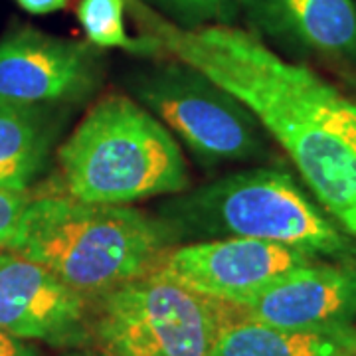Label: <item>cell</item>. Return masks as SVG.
<instances>
[{"mask_svg": "<svg viewBox=\"0 0 356 356\" xmlns=\"http://www.w3.org/2000/svg\"><path fill=\"white\" fill-rule=\"evenodd\" d=\"M91 301L50 269L0 248V329L30 343L89 348Z\"/></svg>", "mask_w": 356, "mask_h": 356, "instance_id": "9", "label": "cell"}, {"mask_svg": "<svg viewBox=\"0 0 356 356\" xmlns=\"http://www.w3.org/2000/svg\"><path fill=\"white\" fill-rule=\"evenodd\" d=\"M210 356H356V327L295 331L242 317L234 309Z\"/></svg>", "mask_w": 356, "mask_h": 356, "instance_id": "12", "label": "cell"}, {"mask_svg": "<svg viewBox=\"0 0 356 356\" xmlns=\"http://www.w3.org/2000/svg\"><path fill=\"white\" fill-rule=\"evenodd\" d=\"M18 6L30 14H36V16H42V14H51V13H60L67 6L70 0H16Z\"/></svg>", "mask_w": 356, "mask_h": 356, "instance_id": "18", "label": "cell"}, {"mask_svg": "<svg viewBox=\"0 0 356 356\" xmlns=\"http://www.w3.org/2000/svg\"><path fill=\"white\" fill-rule=\"evenodd\" d=\"M131 89L202 165L248 163L266 154L267 133L259 121L192 65H154L137 74Z\"/></svg>", "mask_w": 356, "mask_h": 356, "instance_id": "6", "label": "cell"}, {"mask_svg": "<svg viewBox=\"0 0 356 356\" xmlns=\"http://www.w3.org/2000/svg\"><path fill=\"white\" fill-rule=\"evenodd\" d=\"M184 28L232 24L240 13L238 0H154Z\"/></svg>", "mask_w": 356, "mask_h": 356, "instance_id": "14", "label": "cell"}, {"mask_svg": "<svg viewBox=\"0 0 356 356\" xmlns=\"http://www.w3.org/2000/svg\"><path fill=\"white\" fill-rule=\"evenodd\" d=\"M242 317L295 331L355 327L356 264L315 259L234 307Z\"/></svg>", "mask_w": 356, "mask_h": 356, "instance_id": "10", "label": "cell"}, {"mask_svg": "<svg viewBox=\"0 0 356 356\" xmlns=\"http://www.w3.org/2000/svg\"><path fill=\"white\" fill-rule=\"evenodd\" d=\"M65 356H107L99 353V350H95V348H74L72 353H67Z\"/></svg>", "mask_w": 356, "mask_h": 356, "instance_id": "19", "label": "cell"}, {"mask_svg": "<svg viewBox=\"0 0 356 356\" xmlns=\"http://www.w3.org/2000/svg\"><path fill=\"white\" fill-rule=\"evenodd\" d=\"M32 192L34 191H0V248H4L10 240L18 220L32 198Z\"/></svg>", "mask_w": 356, "mask_h": 356, "instance_id": "15", "label": "cell"}, {"mask_svg": "<svg viewBox=\"0 0 356 356\" xmlns=\"http://www.w3.org/2000/svg\"><path fill=\"white\" fill-rule=\"evenodd\" d=\"M255 36L315 51L334 60H356L355 0H238Z\"/></svg>", "mask_w": 356, "mask_h": 356, "instance_id": "11", "label": "cell"}, {"mask_svg": "<svg viewBox=\"0 0 356 356\" xmlns=\"http://www.w3.org/2000/svg\"><path fill=\"white\" fill-rule=\"evenodd\" d=\"M0 356H42L34 343L0 329Z\"/></svg>", "mask_w": 356, "mask_h": 356, "instance_id": "17", "label": "cell"}, {"mask_svg": "<svg viewBox=\"0 0 356 356\" xmlns=\"http://www.w3.org/2000/svg\"><path fill=\"white\" fill-rule=\"evenodd\" d=\"M4 248L50 269L67 287L95 301L156 271L172 242L154 214L131 204L32 192Z\"/></svg>", "mask_w": 356, "mask_h": 356, "instance_id": "2", "label": "cell"}, {"mask_svg": "<svg viewBox=\"0 0 356 356\" xmlns=\"http://www.w3.org/2000/svg\"><path fill=\"white\" fill-rule=\"evenodd\" d=\"M103 77L99 48L34 26H14L0 40V103L44 107L89 97Z\"/></svg>", "mask_w": 356, "mask_h": 356, "instance_id": "7", "label": "cell"}, {"mask_svg": "<svg viewBox=\"0 0 356 356\" xmlns=\"http://www.w3.org/2000/svg\"><path fill=\"white\" fill-rule=\"evenodd\" d=\"M172 245L254 238L346 261L350 240L280 168H245L166 198L154 212Z\"/></svg>", "mask_w": 356, "mask_h": 356, "instance_id": "3", "label": "cell"}, {"mask_svg": "<svg viewBox=\"0 0 356 356\" xmlns=\"http://www.w3.org/2000/svg\"><path fill=\"white\" fill-rule=\"evenodd\" d=\"M315 259L321 257L283 243L220 238L172 245L163 255L156 273L210 299L238 307L281 275Z\"/></svg>", "mask_w": 356, "mask_h": 356, "instance_id": "8", "label": "cell"}, {"mask_svg": "<svg viewBox=\"0 0 356 356\" xmlns=\"http://www.w3.org/2000/svg\"><path fill=\"white\" fill-rule=\"evenodd\" d=\"M58 166L65 194L83 202L129 206L191 186L175 135L123 93H107L89 107L58 149Z\"/></svg>", "mask_w": 356, "mask_h": 356, "instance_id": "4", "label": "cell"}, {"mask_svg": "<svg viewBox=\"0 0 356 356\" xmlns=\"http://www.w3.org/2000/svg\"><path fill=\"white\" fill-rule=\"evenodd\" d=\"M234 307L149 273L91 301L89 348L107 356H210Z\"/></svg>", "mask_w": 356, "mask_h": 356, "instance_id": "5", "label": "cell"}, {"mask_svg": "<svg viewBox=\"0 0 356 356\" xmlns=\"http://www.w3.org/2000/svg\"><path fill=\"white\" fill-rule=\"evenodd\" d=\"M178 62L202 72L254 115L289 154L307 186L339 220L356 194V151L343 127L344 95L234 24L178 28L143 0H125Z\"/></svg>", "mask_w": 356, "mask_h": 356, "instance_id": "1", "label": "cell"}, {"mask_svg": "<svg viewBox=\"0 0 356 356\" xmlns=\"http://www.w3.org/2000/svg\"><path fill=\"white\" fill-rule=\"evenodd\" d=\"M343 127L346 139H348V143L353 145V149L356 151V103L350 102V99H344ZM339 222L343 224V228L348 234L356 236V194L355 198H353V202L348 204V208L339 216Z\"/></svg>", "mask_w": 356, "mask_h": 356, "instance_id": "16", "label": "cell"}, {"mask_svg": "<svg viewBox=\"0 0 356 356\" xmlns=\"http://www.w3.org/2000/svg\"><path fill=\"white\" fill-rule=\"evenodd\" d=\"M58 129L44 107L0 103V191L26 192L44 172Z\"/></svg>", "mask_w": 356, "mask_h": 356, "instance_id": "13", "label": "cell"}]
</instances>
